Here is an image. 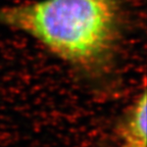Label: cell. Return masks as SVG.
<instances>
[{"instance_id": "1", "label": "cell", "mask_w": 147, "mask_h": 147, "mask_svg": "<svg viewBox=\"0 0 147 147\" xmlns=\"http://www.w3.org/2000/svg\"><path fill=\"white\" fill-rule=\"evenodd\" d=\"M128 0H33L0 6V28L23 33L90 79L115 69Z\"/></svg>"}, {"instance_id": "3", "label": "cell", "mask_w": 147, "mask_h": 147, "mask_svg": "<svg viewBox=\"0 0 147 147\" xmlns=\"http://www.w3.org/2000/svg\"><path fill=\"white\" fill-rule=\"evenodd\" d=\"M122 147H147V146H139V145H134V144H128V143H123Z\"/></svg>"}, {"instance_id": "2", "label": "cell", "mask_w": 147, "mask_h": 147, "mask_svg": "<svg viewBox=\"0 0 147 147\" xmlns=\"http://www.w3.org/2000/svg\"><path fill=\"white\" fill-rule=\"evenodd\" d=\"M146 100L143 89L123 117L119 128L123 143L146 146Z\"/></svg>"}]
</instances>
